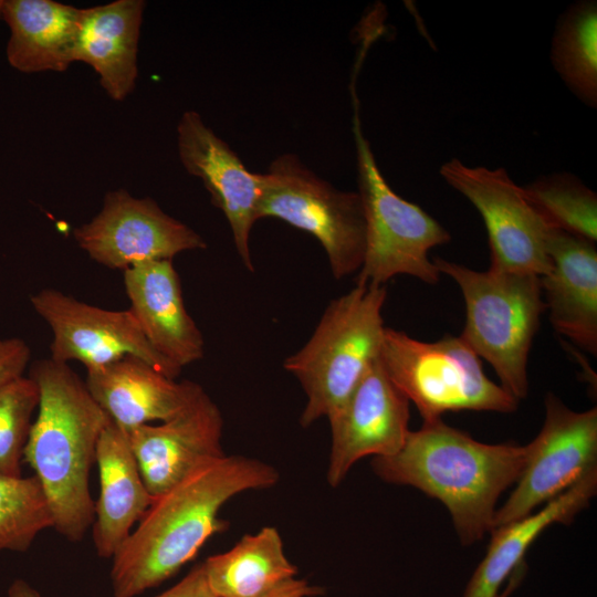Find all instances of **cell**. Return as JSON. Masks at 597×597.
<instances>
[{"instance_id":"cell-25","label":"cell","mask_w":597,"mask_h":597,"mask_svg":"<svg viewBox=\"0 0 597 597\" xmlns=\"http://www.w3.org/2000/svg\"><path fill=\"white\" fill-rule=\"evenodd\" d=\"M545 222L589 241L597 240V196L570 172L542 175L523 187Z\"/></svg>"},{"instance_id":"cell-10","label":"cell","mask_w":597,"mask_h":597,"mask_svg":"<svg viewBox=\"0 0 597 597\" xmlns=\"http://www.w3.org/2000/svg\"><path fill=\"white\" fill-rule=\"evenodd\" d=\"M524 447V467L515 489L496 510L493 528L533 513L597 470V408L574 411L548 392L543 427Z\"/></svg>"},{"instance_id":"cell-5","label":"cell","mask_w":597,"mask_h":597,"mask_svg":"<svg viewBox=\"0 0 597 597\" xmlns=\"http://www.w3.org/2000/svg\"><path fill=\"white\" fill-rule=\"evenodd\" d=\"M433 263L462 292V341L493 367L505 391L519 401L525 398L528 355L546 311L540 276L491 268L475 271L441 258Z\"/></svg>"},{"instance_id":"cell-1","label":"cell","mask_w":597,"mask_h":597,"mask_svg":"<svg viewBox=\"0 0 597 597\" xmlns=\"http://www.w3.org/2000/svg\"><path fill=\"white\" fill-rule=\"evenodd\" d=\"M280 474L271 464L243 455L208 463L155 499L113 556L114 597H136L159 586L190 562L228 523L219 519L234 495L273 486Z\"/></svg>"},{"instance_id":"cell-33","label":"cell","mask_w":597,"mask_h":597,"mask_svg":"<svg viewBox=\"0 0 597 597\" xmlns=\"http://www.w3.org/2000/svg\"><path fill=\"white\" fill-rule=\"evenodd\" d=\"M3 2L4 0H0V19H2Z\"/></svg>"},{"instance_id":"cell-8","label":"cell","mask_w":597,"mask_h":597,"mask_svg":"<svg viewBox=\"0 0 597 597\" xmlns=\"http://www.w3.org/2000/svg\"><path fill=\"white\" fill-rule=\"evenodd\" d=\"M259 219L275 218L313 235L333 276L357 273L366 249V217L358 191H344L318 177L294 154L276 157L262 174Z\"/></svg>"},{"instance_id":"cell-2","label":"cell","mask_w":597,"mask_h":597,"mask_svg":"<svg viewBox=\"0 0 597 597\" xmlns=\"http://www.w3.org/2000/svg\"><path fill=\"white\" fill-rule=\"evenodd\" d=\"M524 463V446L483 443L437 419L409 431L397 453L373 458L371 468L385 482L416 488L444 504L465 546L493 530L496 502Z\"/></svg>"},{"instance_id":"cell-13","label":"cell","mask_w":597,"mask_h":597,"mask_svg":"<svg viewBox=\"0 0 597 597\" xmlns=\"http://www.w3.org/2000/svg\"><path fill=\"white\" fill-rule=\"evenodd\" d=\"M409 402L378 358L327 419L332 440L326 479L331 486H337L358 460L389 457L401 449L410 431Z\"/></svg>"},{"instance_id":"cell-18","label":"cell","mask_w":597,"mask_h":597,"mask_svg":"<svg viewBox=\"0 0 597 597\" xmlns=\"http://www.w3.org/2000/svg\"><path fill=\"white\" fill-rule=\"evenodd\" d=\"M551 270L540 276L543 298L557 333L597 354L596 242L551 228Z\"/></svg>"},{"instance_id":"cell-6","label":"cell","mask_w":597,"mask_h":597,"mask_svg":"<svg viewBox=\"0 0 597 597\" xmlns=\"http://www.w3.org/2000/svg\"><path fill=\"white\" fill-rule=\"evenodd\" d=\"M350 95L358 193L366 217V249L355 284L385 285L401 274L436 284L440 272L428 252L449 242L450 233L421 207L401 198L388 185L364 136L354 83H350Z\"/></svg>"},{"instance_id":"cell-7","label":"cell","mask_w":597,"mask_h":597,"mask_svg":"<svg viewBox=\"0 0 597 597\" xmlns=\"http://www.w3.org/2000/svg\"><path fill=\"white\" fill-rule=\"evenodd\" d=\"M379 359L423 421L450 411L510 413L517 408L519 400L488 378L481 358L460 336L422 342L386 327Z\"/></svg>"},{"instance_id":"cell-19","label":"cell","mask_w":597,"mask_h":597,"mask_svg":"<svg viewBox=\"0 0 597 597\" xmlns=\"http://www.w3.org/2000/svg\"><path fill=\"white\" fill-rule=\"evenodd\" d=\"M100 494L95 502L93 541L102 558H113L155 501L146 488L126 431L112 420L96 447Z\"/></svg>"},{"instance_id":"cell-21","label":"cell","mask_w":597,"mask_h":597,"mask_svg":"<svg viewBox=\"0 0 597 597\" xmlns=\"http://www.w3.org/2000/svg\"><path fill=\"white\" fill-rule=\"evenodd\" d=\"M597 492V470L590 471L536 513L494 527L485 556L469 579L462 597H498L502 584L524 562L531 544L548 526L568 524Z\"/></svg>"},{"instance_id":"cell-17","label":"cell","mask_w":597,"mask_h":597,"mask_svg":"<svg viewBox=\"0 0 597 597\" xmlns=\"http://www.w3.org/2000/svg\"><path fill=\"white\" fill-rule=\"evenodd\" d=\"M84 381L109 419L126 432L176 417L203 391L199 384L177 381L135 356L87 370Z\"/></svg>"},{"instance_id":"cell-29","label":"cell","mask_w":597,"mask_h":597,"mask_svg":"<svg viewBox=\"0 0 597 597\" xmlns=\"http://www.w3.org/2000/svg\"><path fill=\"white\" fill-rule=\"evenodd\" d=\"M155 597H216L210 589L203 565L197 564L176 585Z\"/></svg>"},{"instance_id":"cell-30","label":"cell","mask_w":597,"mask_h":597,"mask_svg":"<svg viewBox=\"0 0 597 597\" xmlns=\"http://www.w3.org/2000/svg\"><path fill=\"white\" fill-rule=\"evenodd\" d=\"M323 593L324 589L322 587L311 585L305 579L294 577L256 597H315Z\"/></svg>"},{"instance_id":"cell-16","label":"cell","mask_w":597,"mask_h":597,"mask_svg":"<svg viewBox=\"0 0 597 597\" xmlns=\"http://www.w3.org/2000/svg\"><path fill=\"white\" fill-rule=\"evenodd\" d=\"M129 311L150 346L181 369L203 358L205 339L186 310L172 260L139 263L124 270Z\"/></svg>"},{"instance_id":"cell-32","label":"cell","mask_w":597,"mask_h":597,"mask_svg":"<svg viewBox=\"0 0 597 597\" xmlns=\"http://www.w3.org/2000/svg\"><path fill=\"white\" fill-rule=\"evenodd\" d=\"M522 580H523V577H522L521 574H519V573L512 574L507 579V583H506V586H505L504 590L501 591L498 595V597H509L510 595H512L514 593V590L520 586Z\"/></svg>"},{"instance_id":"cell-22","label":"cell","mask_w":597,"mask_h":597,"mask_svg":"<svg viewBox=\"0 0 597 597\" xmlns=\"http://www.w3.org/2000/svg\"><path fill=\"white\" fill-rule=\"evenodd\" d=\"M81 9L53 0H4L8 63L22 73L64 72L74 63Z\"/></svg>"},{"instance_id":"cell-14","label":"cell","mask_w":597,"mask_h":597,"mask_svg":"<svg viewBox=\"0 0 597 597\" xmlns=\"http://www.w3.org/2000/svg\"><path fill=\"white\" fill-rule=\"evenodd\" d=\"M177 148L182 167L202 180L212 203L223 212L235 250L244 266L253 272L249 240L259 220L262 174L248 170L195 111L185 112L178 122Z\"/></svg>"},{"instance_id":"cell-3","label":"cell","mask_w":597,"mask_h":597,"mask_svg":"<svg viewBox=\"0 0 597 597\" xmlns=\"http://www.w3.org/2000/svg\"><path fill=\"white\" fill-rule=\"evenodd\" d=\"M30 377L38 385L40 400L23 459L42 485L53 528L66 540L80 542L95 519L90 470L111 419L69 364L38 360Z\"/></svg>"},{"instance_id":"cell-27","label":"cell","mask_w":597,"mask_h":597,"mask_svg":"<svg viewBox=\"0 0 597 597\" xmlns=\"http://www.w3.org/2000/svg\"><path fill=\"white\" fill-rule=\"evenodd\" d=\"M39 400L38 385L30 376L0 387V475L22 476L21 461Z\"/></svg>"},{"instance_id":"cell-28","label":"cell","mask_w":597,"mask_h":597,"mask_svg":"<svg viewBox=\"0 0 597 597\" xmlns=\"http://www.w3.org/2000/svg\"><path fill=\"white\" fill-rule=\"evenodd\" d=\"M31 348L19 337L0 339V387L23 376L31 360Z\"/></svg>"},{"instance_id":"cell-15","label":"cell","mask_w":597,"mask_h":597,"mask_svg":"<svg viewBox=\"0 0 597 597\" xmlns=\"http://www.w3.org/2000/svg\"><path fill=\"white\" fill-rule=\"evenodd\" d=\"M222 430L221 411L203 390L176 417L126 432L149 493L157 498L224 457Z\"/></svg>"},{"instance_id":"cell-23","label":"cell","mask_w":597,"mask_h":597,"mask_svg":"<svg viewBox=\"0 0 597 597\" xmlns=\"http://www.w3.org/2000/svg\"><path fill=\"white\" fill-rule=\"evenodd\" d=\"M202 565L216 597H256L297 573L273 526L242 536L232 548L208 557Z\"/></svg>"},{"instance_id":"cell-24","label":"cell","mask_w":597,"mask_h":597,"mask_svg":"<svg viewBox=\"0 0 597 597\" xmlns=\"http://www.w3.org/2000/svg\"><path fill=\"white\" fill-rule=\"evenodd\" d=\"M551 62L570 92L597 106V2L580 0L563 12L555 27Z\"/></svg>"},{"instance_id":"cell-31","label":"cell","mask_w":597,"mask_h":597,"mask_svg":"<svg viewBox=\"0 0 597 597\" xmlns=\"http://www.w3.org/2000/svg\"><path fill=\"white\" fill-rule=\"evenodd\" d=\"M7 597H42L41 594L24 579H15L8 588Z\"/></svg>"},{"instance_id":"cell-26","label":"cell","mask_w":597,"mask_h":597,"mask_svg":"<svg viewBox=\"0 0 597 597\" xmlns=\"http://www.w3.org/2000/svg\"><path fill=\"white\" fill-rule=\"evenodd\" d=\"M53 516L38 478L0 475V552H25Z\"/></svg>"},{"instance_id":"cell-20","label":"cell","mask_w":597,"mask_h":597,"mask_svg":"<svg viewBox=\"0 0 597 597\" xmlns=\"http://www.w3.org/2000/svg\"><path fill=\"white\" fill-rule=\"evenodd\" d=\"M145 8L143 0H115L81 9L74 62L90 65L115 102H123L136 86Z\"/></svg>"},{"instance_id":"cell-4","label":"cell","mask_w":597,"mask_h":597,"mask_svg":"<svg viewBox=\"0 0 597 597\" xmlns=\"http://www.w3.org/2000/svg\"><path fill=\"white\" fill-rule=\"evenodd\" d=\"M386 297L385 285L355 284L328 303L307 342L285 358L306 396L302 427L341 409L379 358Z\"/></svg>"},{"instance_id":"cell-9","label":"cell","mask_w":597,"mask_h":597,"mask_svg":"<svg viewBox=\"0 0 597 597\" xmlns=\"http://www.w3.org/2000/svg\"><path fill=\"white\" fill-rule=\"evenodd\" d=\"M439 174L480 212L489 238L491 269L536 276L551 270V227L505 168L470 167L452 158L441 165Z\"/></svg>"},{"instance_id":"cell-11","label":"cell","mask_w":597,"mask_h":597,"mask_svg":"<svg viewBox=\"0 0 597 597\" xmlns=\"http://www.w3.org/2000/svg\"><path fill=\"white\" fill-rule=\"evenodd\" d=\"M74 239L98 264L123 271L207 248L198 232L166 213L155 200L134 197L124 189L108 191L100 212L74 230Z\"/></svg>"},{"instance_id":"cell-12","label":"cell","mask_w":597,"mask_h":597,"mask_svg":"<svg viewBox=\"0 0 597 597\" xmlns=\"http://www.w3.org/2000/svg\"><path fill=\"white\" fill-rule=\"evenodd\" d=\"M30 302L52 331L50 358L55 362L76 360L87 371L135 356L167 377L181 373L150 346L129 308H101L53 289L39 291Z\"/></svg>"}]
</instances>
